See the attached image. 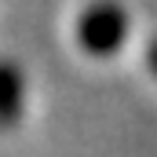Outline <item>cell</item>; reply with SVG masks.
Here are the masks:
<instances>
[{"instance_id": "cell-1", "label": "cell", "mask_w": 157, "mask_h": 157, "mask_svg": "<svg viewBox=\"0 0 157 157\" xmlns=\"http://www.w3.org/2000/svg\"><path fill=\"white\" fill-rule=\"evenodd\" d=\"M124 33H128V18L110 0L91 4L77 22V40H80V48L91 51V55H113L124 44Z\"/></svg>"}, {"instance_id": "cell-2", "label": "cell", "mask_w": 157, "mask_h": 157, "mask_svg": "<svg viewBox=\"0 0 157 157\" xmlns=\"http://www.w3.org/2000/svg\"><path fill=\"white\" fill-rule=\"evenodd\" d=\"M22 117V73L15 62H0V132Z\"/></svg>"}, {"instance_id": "cell-3", "label": "cell", "mask_w": 157, "mask_h": 157, "mask_svg": "<svg viewBox=\"0 0 157 157\" xmlns=\"http://www.w3.org/2000/svg\"><path fill=\"white\" fill-rule=\"evenodd\" d=\"M150 66H154V73H157V44L150 48Z\"/></svg>"}]
</instances>
